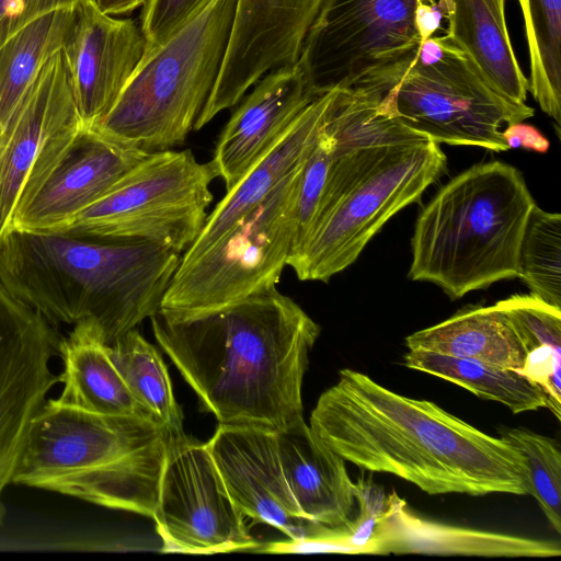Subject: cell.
Returning <instances> with one entry per match:
<instances>
[{
  "instance_id": "1",
  "label": "cell",
  "mask_w": 561,
  "mask_h": 561,
  "mask_svg": "<svg viewBox=\"0 0 561 561\" xmlns=\"http://www.w3.org/2000/svg\"><path fill=\"white\" fill-rule=\"evenodd\" d=\"M149 319L219 424L277 433L304 419L302 381L321 329L277 287L210 310L159 309Z\"/></svg>"
},
{
  "instance_id": "2",
  "label": "cell",
  "mask_w": 561,
  "mask_h": 561,
  "mask_svg": "<svg viewBox=\"0 0 561 561\" xmlns=\"http://www.w3.org/2000/svg\"><path fill=\"white\" fill-rule=\"evenodd\" d=\"M309 426L345 461L431 495L526 494L525 459L510 443L351 368L320 396Z\"/></svg>"
},
{
  "instance_id": "3",
  "label": "cell",
  "mask_w": 561,
  "mask_h": 561,
  "mask_svg": "<svg viewBox=\"0 0 561 561\" xmlns=\"http://www.w3.org/2000/svg\"><path fill=\"white\" fill-rule=\"evenodd\" d=\"M181 256L145 241L12 230L0 280L53 324L92 320L112 344L159 311Z\"/></svg>"
},
{
  "instance_id": "4",
  "label": "cell",
  "mask_w": 561,
  "mask_h": 561,
  "mask_svg": "<svg viewBox=\"0 0 561 561\" xmlns=\"http://www.w3.org/2000/svg\"><path fill=\"white\" fill-rule=\"evenodd\" d=\"M536 204L523 174L491 161L443 185L415 221L408 276L451 299L519 276L524 229Z\"/></svg>"
},
{
  "instance_id": "5",
  "label": "cell",
  "mask_w": 561,
  "mask_h": 561,
  "mask_svg": "<svg viewBox=\"0 0 561 561\" xmlns=\"http://www.w3.org/2000/svg\"><path fill=\"white\" fill-rule=\"evenodd\" d=\"M348 88L367 96L378 113L437 144L496 152L508 150L502 126L535 114L526 103L514 104L491 89L446 35L427 38Z\"/></svg>"
},
{
  "instance_id": "6",
  "label": "cell",
  "mask_w": 561,
  "mask_h": 561,
  "mask_svg": "<svg viewBox=\"0 0 561 561\" xmlns=\"http://www.w3.org/2000/svg\"><path fill=\"white\" fill-rule=\"evenodd\" d=\"M237 0H209L148 48L115 104L94 127L145 152L185 142L217 81Z\"/></svg>"
},
{
  "instance_id": "7",
  "label": "cell",
  "mask_w": 561,
  "mask_h": 561,
  "mask_svg": "<svg viewBox=\"0 0 561 561\" xmlns=\"http://www.w3.org/2000/svg\"><path fill=\"white\" fill-rule=\"evenodd\" d=\"M217 178L191 149L151 152L105 195L53 232L131 240L185 252L201 233Z\"/></svg>"
},
{
  "instance_id": "8",
  "label": "cell",
  "mask_w": 561,
  "mask_h": 561,
  "mask_svg": "<svg viewBox=\"0 0 561 561\" xmlns=\"http://www.w3.org/2000/svg\"><path fill=\"white\" fill-rule=\"evenodd\" d=\"M439 144L427 137L389 144L287 261L300 280L328 282L352 265L398 211L417 202L445 172Z\"/></svg>"
},
{
  "instance_id": "9",
  "label": "cell",
  "mask_w": 561,
  "mask_h": 561,
  "mask_svg": "<svg viewBox=\"0 0 561 561\" xmlns=\"http://www.w3.org/2000/svg\"><path fill=\"white\" fill-rule=\"evenodd\" d=\"M302 165L213 244L181 259L160 310H210L276 287L295 242Z\"/></svg>"
},
{
  "instance_id": "10",
  "label": "cell",
  "mask_w": 561,
  "mask_h": 561,
  "mask_svg": "<svg viewBox=\"0 0 561 561\" xmlns=\"http://www.w3.org/2000/svg\"><path fill=\"white\" fill-rule=\"evenodd\" d=\"M170 435L150 419L93 413L49 398L30 424L12 483L47 490L56 482L98 476Z\"/></svg>"
},
{
  "instance_id": "11",
  "label": "cell",
  "mask_w": 561,
  "mask_h": 561,
  "mask_svg": "<svg viewBox=\"0 0 561 561\" xmlns=\"http://www.w3.org/2000/svg\"><path fill=\"white\" fill-rule=\"evenodd\" d=\"M421 1L324 0L297 61L313 94L348 88L373 68L421 44Z\"/></svg>"
},
{
  "instance_id": "12",
  "label": "cell",
  "mask_w": 561,
  "mask_h": 561,
  "mask_svg": "<svg viewBox=\"0 0 561 561\" xmlns=\"http://www.w3.org/2000/svg\"><path fill=\"white\" fill-rule=\"evenodd\" d=\"M152 518L163 550L210 554L259 548L207 444L170 435Z\"/></svg>"
},
{
  "instance_id": "13",
  "label": "cell",
  "mask_w": 561,
  "mask_h": 561,
  "mask_svg": "<svg viewBox=\"0 0 561 561\" xmlns=\"http://www.w3.org/2000/svg\"><path fill=\"white\" fill-rule=\"evenodd\" d=\"M82 122L65 49L38 70L0 138V243L15 209L69 147Z\"/></svg>"
},
{
  "instance_id": "14",
  "label": "cell",
  "mask_w": 561,
  "mask_h": 561,
  "mask_svg": "<svg viewBox=\"0 0 561 561\" xmlns=\"http://www.w3.org/2000/svg\"><path fill=\"white\" fill-rule=\"evenodd\" d=\"M61 337L57 325L0 280V525L7 515L3 493L12 483L30 424L59 383L50 363L59 355Z\"/></svg>"
},
{
  "instance_id": "15",
  "label": "cell",
  "mask_w": 561,
  "mask_h": 561,
  "mask_svg": "<svg viewBox=\"0 0 561 561\" xmlns=\"http://www.w3.org/2000/svg\"><path fill=\"white\" fill-rule=\"evenodd\" d=\"M323 1L237 0L221 69L194 129L238 104L267 72L295 65Z\"/></svg>"
},
{
  "instance_id": "16",
  "label": "cell",
  "mask_w": 561,
  "mask_h": 561,
  "mask_svg": "<svg viewBox=\"0 0 561 561\" xmlns=\"http://www.w3.org/2000/svg\"><path fill=\"white\" fill-rule=\"evenodd\" d=\"M148 153L82 126L34 191L19 203L12 230H57L105 195Z\"/></svg>"
},
{
  "instance_id": "17",
  "label": "cell",
  "mask_w": 561,
  "mask_h": 561,
  "mask_svg": "<svg viewBox=\"0 0 561 561\" xmlns=\"http://www.w3.org/2000/svg\"><path fill=\"white\" fill-rule=\"evenodd\" d=\"M207 445L231 500L253 524H267L291 540L341 534L301 514L280 467L275 433L219 424Z\"/></svg>"
},
{
  "instance_id": "18",
  "label": "cell",
  "mask_w": 561,
  "mask_h": 561,
  "mask_svg": "<svg viewBox=\"0 0 561 561\" xmlns=\"http://www.w3.org/2000/svg\"><path fill=\"white\" fill-rule=\"evenodd\" d=\"M64 49L82 125L94 128L141 61L146 38L134 20L112 18L89 0L77 9Z\"/></svg>"
},
{
  "instance_id": "19",
  "label": "cell",
  "mask_w": 561,
  "mask_h": 561,
  "mask_svg": "<svg viewBox=\"0 0 561 561\" xmlns=\"http://www.w3.org/2000/svg\"><path fill=\"white\" fill-rule=\"evenodd\" d=\"M319 95L297 65L264 75L222 129L210 163L231 188Z\"/></svg>"
},
{
  "instance_id": "20",
  "label": "cell",
  "mask_w": 561,
  "mask_h": 561,
  "mask_svg": "<svg viewBox=\"0 0 561 561\" xmlns=\"http://www.w3.org/2000/svg\"><path fill=\"white\" fill-rule=\"evenodd\" d=\"M430 554L485 558H552L561 547L551 540L454 526L414 514L397 492L387 495L367 554Z\"/></svg>"
},
{
  "instance_id": "21",
  "label": "cell",
  "mask_w": 561,
  "mask_h": 561,
  "mask_svg": "<svg viewBox=\"0 0 561 561\" xmlns=\"http://www.w3.org/2000/svg\"><path fill=\"white\" fill-rule=\"evenodd\" d=\"M280 467L298 508L309 522L346 534L358 513L357 483L345 460L300 420L275 433Z\"/></svg>"
},
{
  "instance_id": "22",
  "label": "cell",
  "mask_w": 561,
  "mask_h": 561,
  "mask_svg": "<svg viewBox=\"0 0 561 561\" xmlns=\"http://www.w3.org/2000/svg\"><path fill=\"white\" fill-rule=\"evenodd\" d=\"M333 90L316 98L273 146L226 192L208 214L195 241L181 256L188 260L204 251L256 207L286 176L300 168L322 130Z\"/></svg>"
},
{
  "instance_id": "23",
  "label": "cell",
  "mask_w": 561,
  "mask_h": 561,
  "mask_svg": "<svg viewBox=\"0 0 561 561\" xmlns=\"http://www.w3.org/2000/svg\"><path fill=\"white\" fill-rule=\"evenodd\" d=\"M448 22L446 36L478 69L484 81L505 100L525 104L529 81L512 47L505 0H437Z\"/></svg>"
},
{
  "instance_id": "24",
  "label": "cell",
  "mask_w": 561,
  "mask_h": 561,
  "mask_svg": "<svg viewBox=\"0 0 561 561\" xmlns=\"http://www.w3.org/2000/svg\"><path fill=\"white\" fill-rule=\"evenodd\" d=\"M108 345L92 320L72 325L59 344L62 390L56 401L99 414L153 420L133 397L111 359Z\"/></svg>"
},
{
  "instance_id": "25",
  "label": "cell",
  "mask_w": 561,
  "mask_h": 561,
  "mask_svg": "<svg viewBox=\"0 0 561 561\" xmlns=\"http://www.w3.org/2000/svg\"><path fill=\"white\" fill-rule=\"evenodd\" d=\"M409 351H428L520 371L527 352L506 313L494 306L459 310L404 340Z\"/></svg>"
},
{
  "instance_id": "26",
  "label": "cell",
  "mask_w": 561,
  "mask_h": 561,
  "mask_svg": "<svg viewBox=\"0 0 561 561\" xmlns=\"http://www.w3.org/2000/svg\"><path fill=\"white\" fill-rule=\"evenodd\" d=\"M526 348L519 371L543 391L547 408L561 420V309L534 294L512 295L496 302Z\"/></svg>"
},
{
  "instance_id": "27",
  "label": "cell",
  "mask_w": 561,
  "mask_h": 561,
  "mask_svg": "<svg viewBox=\"0 0 561 561\" xmlns=\"http://www.w3.org/2000/svg\"><path fill=\"white\" fill-rule=\"evenodd\" d=\"M77 10H57L26 24L0 45V138L42 66L65 47Z\"/></svg>"
},
{
  "instance_id": "28",
  "label": "cell",
  "mask_w": 561,
  "mask_h": 561,
  "mask_svg": "<svg viewBox=\"0 0 561 561\" xmlns=\"http://www.w3.org/2000/svg\"><path fill=\"white\" fill-rule=\"evenodd\" d=\"M403 365L448 380L483 400L502 403L514 414L547 408L542 389L517 370L428 351H409Z\"/></svg>"
},
{
  "instance_id": "29",
  "label": "cell",
  "mask_w": 561,
  "mask_h": 561,
  "mask_svg": "<svg viewBox=\"0 0 561 561\" xmlns=\"http://www.w3.org/2000/svg\"><path fill=\"white\" fill-rule=\"evenodd\" d=\"M108 353L139 405L171 435L183 433L182 412L159 352L134 329L110 344Z\"/></svg>"
},
{
  "instance_id": "30",
  "label": "cell",
  "mask_w": 561,
  "mask_h": 561,
  "mask_svg": "<svg viewBox=\"0 0 561 561\" xmlns=\"http://www.w3.org/2000/svg\"><path fill=\"white\" fill-rule=\"evenodd\" d=\"M529 50V92L561 125V0H518Z\"/></svg>"
},
{
  "instance_id": "31",
  "label": "cell",
  "mask_w": 561,
  "mask_h": 561,
  "mask_svg": "<svg viewBox=\"0 0 561 561\" xmlns=\"http://www.w3.org/2000/svg\"><path fill=\"white\" fill-rule=\"evenodd\" d=\"M519 278L531 294L561 309V215L535 204L518 254Z\"/></svg>"
},
{
  "instance_id": "32",
  "label": "cell",
  "mask_w": 561,
  "mask_h": 561,
  "mask_svg": "<svg viewBox=\"0 0 561 561\" xmlns=\"http://www.w3.org/2000/svg\"><path fill=\"white\" fill-rule=\"evenodd\" d=\"M500 437L525 459L526 494L531 495L558 534L561 533V453L548 436L524 427H504Z\"/></svg>"
},
{
  "instance_id": "33",
  "label": "cell",
  "mask_w": 561,
  "mask_h": 561,
  "mask_svg": "<svg viewBox=\"0 0 561 561\" xmlns=\"http://www.w3.org/2000/svg\"><path fill=\"white\" fill-rule=\"evenodd\" d=\"M333 150L334 138L324 124L301 169L296 201V234L289 257L298 252L311 230L325 187Z\"/></svg>"
},
{
  "instance_id": "34",
  "label": "cell",
  "mask_w": 561,
  "mask_h": 561,
  "mask_svg": "<svg viewBox=\"0 0 561 561\" xmlns=\"http://www.w3.org/2000/svg\"><path fill=\"white\" fill-rule=\"evenodd\" d=\"M208 1L147 0L140 14L147 49L163 42Z\"/></svg>"
},
{
  "instance_id": "35",
  "label": "cell",
  "mask_w": 561,
  "mask_h": 561,
  "mask_svg": "<svg viewBox=\"0 0 561 561\" xmlns=\"http://www.w3.org/2000/svg\"><path fill=\"white\" fill-rule=\"evenodd\" d=\"M89 0H0V45L32 21L57 10H77Z\"/></svg>"
},
{
  "instance_id": "36",
  "label": "cell",
  "mask_w": 561,
  "mask_h": 561,
  "mask_svg": "<svg viewBox=\"0 0 561 561\" xmlns=\"http://www.w3.org/2000/svg\"><path fill=\"white\" fill-rule=\"evenodd\" d=\"M502 135L508 149L524 148L546 153L550 147L549 140L536 127L523 122L507 125Z\"/></svg>"
},
{
  "instance_id": "37",
  "label": "cell",
  "mask_w": 561,
  "mask_h": 561,
  "mask_svg": "<svg viewBox=\"0 0 561 561\" xmlns=\"http://www.w3.org/2000/svg\"><path fill=\"white\" fill-rule=\"evenodd\" d=\"M147 0H94L98 8L105 14L119 15L133 12L142 7Z\"/></svg>"
}]
</instances>
